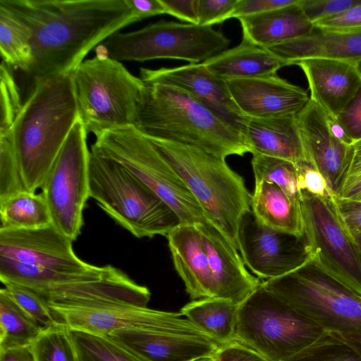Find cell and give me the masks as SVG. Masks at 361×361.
<instances>
[{"mask_svg":"<svg viewBox=\"0 0 361 361\" xmlns=\"http://www.w3.org/2000/svg\"><path fill=\"white\" fill-rule=\"evenodd\" d=\"M31 32L35 80L73 72L86 55L138 21L126 0H0Z\"/></svg>","mask_w":361,"mask_h":361,"instance_id":"6da1fadb","label":"cell"},{"mask_svg":"<svg viewBox=\"0 0 361 361\" xmlns=\"http://www.w3.org/2000/svg\"><path fill=\"white\" fill-rule=\"evenodd\" d=\"M73 72L35 80L12 127L27 191L41 188L72 128L79 120Z\"/></svg>","mask_w":361,"mask_h":361,"instance_id":"7a4b0ae2","label":"cell"},{"mask_svg":"<svg viewBox=\"0 0 361 361\" xmlns=\"http://www.w3.org/2000/svg\"><path fill=\"white\" fill-rule=\"evenodd\" d=\"M135 128L148 138L190 145L216 157L250 152L243 136L187 92L143 80Z\"/></svg>","mask_w":361,"mask_h":361,"instance_id":"3957f363","label":"cell"},{"mask_svg":"<svg viewBox=\"0 0 361 361\" xmlns=\"http://www.w3.org/2000/svg\"><path fill=\"white\" fill-rule=\"evenodd\" d=\"M147 138L180 176L207 219L238 250L240 220L251 210V194L243 178L232 170L224 159L202 149Z\"/></svg>","mask_w":361,"mask_h":361,"instance_id":"277c9868","label":"cell"},{"mask_svg":"<svg viewBox=\"0 0 361 361\" xmlns=\"http://www.w3.org/2000/svg\"><path fill=\"white\" fill-rule=\"evenodd\" d=\"M235 341L271 361L338 345L331 331L301 317L262 282L238 307Z\"/></svg>","mask_w":361,"mask_h":361,"instance_id":"5b68a950","label":"cell"},{"mask_svg":"<svg viewBox=\"0 0 361 361\" xmlns=\"http://www.w3.org/2000/svg\"><path fill=\"white\" fill-rule=\"evenodd\" d=\"M89 190L100 208L138 238L165 235L181 224L176 212L121 164L91 147Z\"/></svg>","mask_w":361,"mask_h":361,"instance_id":"8992f818","label":"cell"},{"mask_svg":"<svg viewBox=\"0 0 361 361\" xmlns=\"http://www.w3.org/2000/svg\"><path fill=\"white\" fill-rule=\"evenodd\" d=\"M79 119L87 133L135 126L144 82L118 61L96 54L73 71Z\"/></svg>","mask_w":361,"mask_h":361,"instance_id":"52a82bcc","label":"cell"},{"mask_svg":"<svg viewBox=\"0 0 361 361\" xmlns=\"http://www.w3.org/2000/svg\"><path fill=\"white\" fill-rule=\"evenodd\" d=\"M91 147L142 180L176 212L181 224L209 220L180 176L135 127L105 132Z\"/></svg>","mask_w":361,"mask_h":361,"instance_id":"ba28073f","label":"cell"},{"mask_svg":"<svg viewBox=\"0 0 361 361\" xmlns=\"http://www.w3.org/2000/svg\"><path fill=\"white\" fill-rule=\"evenodd\" d=\"M229 44L230 39L212 26L161 20L135 31L117 32L95 51L118 61L171 59L193 64L208 60Z\"/></svg>","mask_w":361,"mask_h":361,"instance_id":"9c48e42d","label":"cell"},{"mask_svg":"<svg viewBox=\"0 0 361 361\" xmlns=\"http://www.w3.org/2000/svg\"><path fill=\"white\" fill-rule=\"evenodd\" d=\"M262 285L318 327L361 334L360 298L326 274L312 261Z\"/></svg>","mask_w":361,"mask_h":361,"instance_id":"30bf717a","label":"cell"},{"mask_svg":"<svg viewBox=\"0 0 361 361\" xmlns=\"http://www.w3.org/2000/svg\"><path fill=\"white\" fill-rule=\"evenodd\" d=\"M336 196L300 191L303 234L313 264L360 298L361 251L341 218Z\"/></svg>","mask_w":361,"mask_h":361,"instance_id":"8fae6325","label":"cell"},{"mask_svg":"<svg viewBox=\"0 0 361 361\" xmlns=\"http://www.w3.org/2000/svg\"><path fill=\"white\" fill-rule=\"evenodd\" d=\"M87 135L78 120L41 188L52 224L73 241L81 233L83 210L90 197Z\"/></svg>","mask_w":361,"mask_h":361,"instance_id":"7c38bea8","label":"cell"},{"mask_svg":"<svg viewBox=\"0 0 361 361\" xmlns=\"http://www.w3.org/2000/svg\"><path fill=\"white\" fill-rule=\"evenodd\" d=\"M49 306L56 323L64 325L72 331L100 336H108L119 329H200L180 312L152 310L147 307L120 303Z\"/></svg>","mask_w":361,"mask_h":361,"instance_id":"4fadbf2b","label":"cell"},{"mask_svg":"<svg viewBox=\"0 0 361 361\" xmlns=\"http://www.w3.org/2000/svg\"><path fill=\"white\" fill-rule=\"evenodd\" d=\"M238 250L245 265L265 281L288 274L311 261L304 235L267 227L257 220L252 210L240 220Z\"/></svg>","mask_w":361,"mask_h":361,"instance_id":"5bb4252c","label":"cell"},{"mask_svg":"<svg viewBox=\"0 0 361 361\" xmlns=\"http://www.w3.org/2000/svg\"><path fill=\"white\" fill-rule=\"evenodd\" d=\"M73 240L52 224L30 229H0V256L65 274L101 269L80 259Z\"/></svg>","mask_w":361,"mask_h":361,"instance_id":"9a60e30c","label":"cell"},{"mask_svg":"<svg viewBox=\"0 0 361 361\" xmlns=\"http://www.w3.org/2000/svg\"><path fill=\"white\" fill-rule=\"evenodd\" d=\"M297 123L306 161L338 196L348 176L353 146L343 144L332 135L324 111L311 99L297 115Z\"/></svg>","mask_w":361,"mask_h":361,"instance_id":"2e32d148","label":"cell"},{"mask_svg":"<svg viewBox=\"0 0 361 361\" xmlns=\"http://www.w3.org/2000/svg\"><path fill=\"white\" fill-rule=\"evenodd\" d=\"M143 80L177 87L196 99L243 136L248 118L239 110L226 81L211 73L202 63L159 69L140 68Z\"/></svg>","mask_w":361,"mask_h":361,"instance_id":"e0dca14e","label":"cell"},{"mask_svg":"<svg viewBox=\"0 0 361 361\" xmlns=\"http://www.w3.org/2000/svg\"><path fill=\"white\" fill-rule=\"evenodd\" d=\"M106 336L144 361H196L213 357L221 346L200 329H119Z\"/></svg>","mask_w":361,"mask_h":361,"instance_id":"ac0fdd59","label":"cell"},{"mask_svg":"<svg viewBox=\"0 0 361 361\" xmlns=\"http://www.w3.org/2000/svg\"><path fill=\"white\" fill-rule=\"evenodd\" d=\"M235 104L247 118L297 116L310 97L277 73L226 81Z\"/></svg>","mask_w":361,"mask_h":361,"instance_id":"d6986e66","label":"cell"},{"mask_svg":"<svg viewBox=\"0 0 361 361\" xmlns=\"http://www.w3.org/2000/svg\"><path fill=\"white\" fill-rule=\"evenodd\" d=\"M195 226L208 257L215 298L240 305L262 282L247 270L238 250L210 220Z\"/></svg>","mask_w":361,"mask_h":361,"instance_id":"ffe728a7","label":"cell"},{"mask_svg":"<svg viewBox=\"0 0 361 361\" xmlns=\"http://www.w3.org/2000/svg\"><path fill=\"white\" fill-rule=\"evenodd\" d=\"M358 63L353 61L312 57L298 60L311 92L310 99L326 114L336 118L361 88Z\"/></svg>","mask_w":361,"mask_h":361,"instance_id":"44dd1931","label":"cell"},{"mask_svg":"<svg viewBox=\"0 0 361 361\" xmlns=\"http://www.w3.org/2000/svg\"><path fill=\"white\" fill-rule=\"evenodd\" d=\"M42 296L51 305L120 303L147 307L151 293L121 270L106 265V272L99 280L58 287Z\"/></svg>","mask_w":361,"mask_h":361,"instance_id":"7402d4cb","label":"cell"},{"mask_svg":"<svg viewBox=\"0 0 361 361\" xmlns=\"http://www.w3.org/2000/svg\"><path fill=\"white\" fill-rule=\"evenodd\" d=\"M166 238L175 269L190 299L215 298L212 270L197 227L180 224Z\"/></svg>","mask_w":361,"mask_h":361,"instance_id":"603a6c76","label":"cell"},{"mask_svg":"<svg viewBox=\"0 0 361 361\" xmlns=\"http://www.w3.org/2000/svg\"><path fill=\"white\" fill-rule=\"evenodd\" d=\"M284 63L312 57H324L361 61V30L332 32L314 26L312 31L300 37L266 48Z\"/></svg>","mask_w":361,"mask_h":361,"instance_id":"cb8c5ba5","label":"cell"},{"mask_svg":"<svg viewBox=\"0 0 361 361\" xmlns=\"http://www.w3.org/2000/svg\"><path fill=\"white\" fill-rule=\"evenodd\" d=\"M243 137L252 154L306 161L297 116L248 118Z\"/></svg>","mask_w":361,"mask_h":361,"instance_id":"d4e9b609","label":"cell"},{"mask_svg":"<svg viewBox=\"0 0 361 361\" xmlns=\"http://www.w3.org/2000/svg\"><path fill=\"white\" fill-rule=\"evenodd\" d=\"M243 38L264 48L305 36L314 29L296 3L280 8L238 18Z\"/></svg>","mask_w":361,"mask_h":361,"instance_id":"484cf974","label":"cell"},{"mask_svg":"<svg viewBox=\"0 0 361 361\" xmlns=\"http://www.w3.org/2000/svg\"><path fill=\"white\" fill-rule=\"evenodd\" d=\"M202 63L211 73L224 81L276 73L285 66L266 48L243 38L238 46L226 49Z\"/></svg>","mask_w":361,"mask_h":361,"instance_id":"4316f807","label":"cell"},{"mask_svg":"<svg viewBox=\"0 0 361 361\" xmlns=\"http://www.w3.org/2000/svg\"><path fill=\"white\" fill-rule=\"evenodd\" d=\"M251 210L257 220L267 227L297 235H304L300 199L290 197L275 184L255 183Z\"/></svg>","mask_w":361,"mask_h":361,"instance_id":"83f0119b","label":"cell"},{"mask_svg":"<svg viewBox=\"0 0 361 361\" xmlns=\"http://www.w3.org/2000/svg\"><path fill=\"white\" fill-rule=\"evenodd\" d=\"M106 265L87 274H65L0 256V280L29 288L40 295L66 285L100 279Z\"/></svg>","mask_w":361,"mask_h":361,"instance_id":"f1b7e54d","label":"cell"},{"mask_svg":"<svg viewBox=\"0 0 361 361\" xmlns=\"http://www.w3.org/2000/svg\"><path fill=\"white\" fill-rule=\"evenodd\" d=\"M238 305L223 298L192 300L181 314L221 345L235 340Z\"/></svg>","mask_w":361,"mask_h":361,"instance_id":"f546056e","label":"cell"},{"mask_svg":"<svg viewBox=\"0 0 361 361\" xmlns=\"http://www.w3.org/2000/svg\"><path fill=\"white\" fill-rule=\"evenodd\" d=\"M0 51L2 62L11 69L30 73L34 64L31 32L2 4H0Z\"/></svg>","mask_w":361,"mask_h":361,"instance_id":"4dcf8cb0","label":"cell"},{"mask_svg":"<svg viewBox=\"0 0 361 361\" xmlns=\"http://www.w3.org/2000/svg\"><path fill=\"white\" fill-rule=\"evenodd\" d=\"M0 229H30L52 224L43 194L28 191L0 203Z\"/></svg>","mask_w":361,"mask_h":361,"instance_id":"1f68e13d","label":"cell"},{"mask_svg":"<svg viewBox=\"0 0 361 361\" xmlns=\"http://www.w3.org/2000/svg\"><path fill=\"white\" fill-rule=\"evenodd\" d=\"M44 329L5 288L0 290V349L32 345Z\"/></svg>","mask_w":361,"mask_h":361,"instance_id":"d6a6232c","label":"cell"},{"mask_svg":"<svg viewBox=\"0 0 361 361\" xmlns=\"http://www.w3.org/2000/svg\"><path fill=\"white\" fill-rule=\"evenodd\" d=\"M251 164L255 183L267 182L275 184L290 197L300 199V192L295 164L276 157L252 154Z\"/></svg>","mask_w":361,"mask_h":361,"instance_id":"836d02e7","label":"cell"},{"mask_svg":"<svg viewBox=\"0 0 361 361\" xmlns=\"http://www.w3.org/2000/svg\"><path fill=\"white\" fill-rule=\"evenodd\" d=\"M31 345L36 361H79L71 330L62 324L45 328Z\"/></svg>","mask_w":361,"mask_h":361,"instance_id":"e575fe53","label":"cell"},{"mask_svg":"<svg viewBox=\"0 0 361 361\" xmlns=\"http://www.w3.org/2000/svg\"><path fill=\"white\" fill-rule=\"evenodd\" d=\"M71 332L79 361H144L106 336Z\"/></svg>","mask_w":361,"mask_h":361,"instance_id":"d590c367","label":"cell"},{"mask_svg":"<svg viewBox=\"0 0 361 361\" xmlns=\"http://www.w3.org/2000/svg\"><path fill=\"white\" fill-rule=\"evenodd\" d=\"M25 191L13 144L12 128L0 131V203Z\"/></svg>","mask_w":361,"mask_h":361,"instance_id":"8d00e7d4","label":"cell"},{"mask_svg":"<svg viewBox=\"0 0 361 361\" xmlns=\"http://www.w3.org/2000/svg\"><path fill=\"white\" fill-rule=\"evenodd\" d=\"M14 301L44 328L56 324L47 300L33 290L12 283H3Z\"/></svg>","mask_w":361,"mask_h":361,"instance_id":"74e56055","label":"cell"},{"mask_svg":"<svg viewBox=\"0 0 361 361\" xmlns=\"http://www.w3.org/2000/svg\"><path fill=\"white\" fill-rule=\"evenodd\" d=\"M11 69L4 62L0 67L1 111L0 131L11 130L23 103Z\"/></svg>","mask_w":361,"mask_h":361,"instance_id":"f35d334b","label":"cell"},{"mask_svg":"<svg viewBox=\"0 0 361 361\" xmlns=\"http://www.w3.org/2000/svg\"><path fill=\"white\" fill-rule=\"evenodd\" d=\"M361 3V0H300L307 18L314 25Z\"/></svg>","mask_w":361,"mask_h":361,"instance_id":"ab89813d","label":"cell"},{"mask_svg":"<svg viewBox=\"0 0 361 361\" xmlns=\"http://www.w3.org/2000/svg\"><path fill=\"white\" fill-rule=\"evenodd\" d=\"M238 0H197L198 25L213 26L228 20Z\"/></svg>","mask_w":361,"mask_h":361,"instance_id":"60d3db41","label":"cell"},{"mask_svg":"<svg viewBox=\"0 0 361 361\" xmlns=\"http://www.w3.org/2000/svg\"><path fill=\"white\" fill-rule=\"evenodd\" d=\"M295 166L300 192L305 190L312 195L323 197L335 195L329 189L324 176L310 163L304 161Z\"/></svg>","mask_w":361,"mask_h":361,"instance_id":"b9f144b4","label":"cell"},{"mask_svg":"<svg viewBox=\"0 0 361 361\" xmlns=\"http://www.w3.org/2000/svg\"><path fill=\"white\" fill-rule=\"evenodd\" d=\"M314 26L332 32L361 30V3L339 14L319 20Z\"/></svg>","mask_w":361,"mask_h":361,"instance_id":"7bdbcfd3","label":"cell"},{"mask_svg":"<svg viewBox=\"0 0 361 361\" xmlns=\"http://www.w3.org/2000/svg\"><path fill=\"white\" fill-rule=\"evenodd\" d=\"M341 218L357 243H361V201L335 197Z\"/></svg>","mask_w":361,"mask_h":361,"instance_id":"ee69618b","label":"cell"},{"mask_svg":"<svg viewBox=\"0 0 361 361\" xmlns=\"http://www.w3.org/2000/svg\"><path fill=\"white\" fill-rule=\"evenodd\" d=\"M336 118L354 143L361 140V88Z\"/></svg>","mask_w":361,"mask_h":361,"instance_id":"f6af8a7d","label":"cell"},{"mask_svg":"<svg viewBox=\"0 0 361 361\" xmlns=\"http://www.w3.org/2000/svg\"><path fill=\"white\" fill-rule=\"evenodd\" d=\"M298 0H238L228 16L230 18L259 14L296 3Z\"/></svg>","mask_w":361,"mask_h":361,"instance_id":"bcb514c9","label":"cell"},{"mask_svg":"<svg viewBox=\"0 0 361 361\" xmlns=\"http://www.w3.org/2000/svg\"><path fill=\"white\" fill-rule=\"evenodd\" d=\"M214 361H271L262 354L237 341L221 345Z\"/></svg>","mask_w":361,"mask_h":361,"instance_id":"7dc6e473","label":"cell"},{"mask_svg":"<svg viewBox=\"0 0 361 361\" xmlns=\"http://www.w3.org/2000/svg\"><path fill=\"white\" fill-rule=\"evenodd\" d=\"M165 13L190 24L198 25L197 0H160Z\"/></svg>","mask_w":361,"mask_h":361,"instance_id":"c3c4849f","label":"cell"},{"mask_svg":"<svg viewBox=\"0 0 361 361\" xmlns=\"http://www.w3.org/2000/svg\"><path fill=\"white\" fill-rule=\"evenodd\" d=\"M288 361H361V359L349 349L338 345L321 348L311 354Z\"/></svg>","mask_w":361,"mask_h":361,"instance_id":"681fc988","label":"cell"},{"mask_svg":"<svg viewBox=\"0 0 361 361\" xmlns=\"http://www.w3.org/2000/svg\"><path fill=\"white\" fill-rule=\"evenodd\" d=\"M138 21L154 16L165 14L160 0H126Z\"/></svg>","mask_w":361,"mask_h":361,"instance_id":"f907efd6","label":"cell"},{"mask_svg":"<svg viewBox=\"0 0 361 361\" xmlns=\"http://www.w3.org/2000/svg\"><path fill=\"white\" fill-rule=\"evenodd\" d=\"M0 361H36L32 345L0 349Z\"/></svg>","mask_w":361,"mask_h":361,"instance_id":"816d5d0a","label":"cell"},{"mask_svg":"<svg viewBox=\"0 0 361 361\" xmlns=\"http://www.w3.org/2000/svg\"><path fill=\"white\" fill-rule=\"evenodd\" d=\"M339 345L349 349L361 359V334L333 331Z\"/></svg>","mask_w":361,"mask_h":361,"instance_id":"f5cc1de1","label":"cell"},{"mask_svg":"<svg viewBox=\"0 0 361 361\" xmlns=\"http://www.w3.org/2000/svg\"><path fill=\"white\" fill-rule=\"evenodd\" d=\"M338 196L361 201V173L348 177Z\"/></svg>","mask_w":361,"mask_h":361,"instance_id":"db71d44e","label":"cell"},{"mask_svg":"<svg viewBox=\"0 0 361 361\" xmlns=\"http://www.w3.org/2000/svg\"><path fill=\"white\" fill-rule=\"evenodd\" d=\"M325 114L328 126L332 135L343 144L348 146H353V141L348 135L344 128L339 123L337 118L326 114V112Z\"/></svg>","mask_w":361,"mask_h":361,"instance_id":"11a10c76","label":"cell"},{"mask_svg":"<svg viewBox=\"0 0 361 361\" xmlns=\"http://www.w3.org/2000/svg\"><path fill=\"white\" fill-rule=\"evenodd\" d=\"M361 173V140L353 145V153L348 177Z\"/></svg>","mask_w":361,"mask_h":361,"instance_id":"9f6ffc18","label":"cell"},{"mask_svg":"<svg viewBox=\"0 0 361 361\" xmlns=\"http://www.w3.org/2000/svg\"><path fill=\"white\" fill-rule=\"evenodd\" d=\"M196 361H214V358H213V357H205V358L200 359V360H196Z\"/></svg>","mask_w":361,"mask_h":361,"instance_id":"6f0895ef","label":"cell"},{"mask_svg":"<svg viewBox=\"0 0 361 361\" xmlns=\"http://www.w3.org/2000/svg\"><path fill=\"white\" fill-rule=\"evenodd\" d=\"M358 69H359L360 73V74H361V61H360V62L358 63Z\"/></svg>","mask_w":361,"mask_h":361,"instance_id":"680465c9","label":"cell"},{"mask_svg":"<svg viewBox=\"0 0 361 361\" xmlns=\"http://www.w3.org/2000/svg\"><path fill=\"white\" fill-rule=\"evenodd\" d=\"M358 245H359V247H360V251H361V243H358Z\"/></svg>","mask_w":361,"mask_h":361,"instance_id":"91938a15","label":"cell"},{"mask_svg":"<svg viewBox=\"0 0 361 361\" xmlns=\"http://www.w3.org/2000/svg\"><path fill=\"white\" fill-rule=\"evenodd\" d=\"M360 299H361V297H360Z\"/></svg>","mask_w":361,"mask_h":361,"instance_id":"94428289","label":"cell"}]
</instances>
